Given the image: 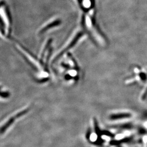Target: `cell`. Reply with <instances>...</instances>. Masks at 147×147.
I'll list each match as a JSON object with an SVG mask.
<instances>
[{"label": "cell", "instance_id": "cell-3", "mask_svg": "<svg viewBox=\"0 0 147 147\" xmlns=\"http://www.w3.org/2000/svg\"><path fill=\"white\" fill-rule=\"evenodd\" d=\"M0 26L1 38L4 40H10L12 32V19L8 5L4 0L1 2Z\"/></svg>", "mask_w": 147, "mask_h": 147}, {"label": "cell", "instance_id": "cell-1", "mask_svg": "<svg viewBox=\"0 0 147 147\" xmlns=\"http://www.w3.org/2000/svg\"><path fill=\"white\" fill-rule=\"evenodd\" d=\"M80 24L84 29L87 34L90 36L97 45L102 47L106 46L107 40L97 24L95 13H82Z\"/></svg>", "mask_w": 147, "mask_h": 147}, {"label": "cell", "instance_id": "cell-4", "mask_svg": "<svg viewBox=\"0 0 147 147\" xmlns=\"http://www.w3.org/2000/svg\"><path fill=\"white\" fill-rule=\"evenodd\" d=\"M53 42L52 38L46 39L42 43L38 56L43 71L46 74L49 71V63L53 55Z\"/></svg>", "mask_w": 147, "mask_h": 147}, {"label": "cell", "instance_id": "cell-6", "mask_svg": "<svg viewBox=\"0 0 147 147\" xmlns=\"http://www.w3.org/2000/svg\"><path fill=\"white\" fill-rule=\"evenodd\" d=\"M81 13L95 11V0H73Z\"/></svg>", "mask_w": 147, "mask_h": 147}, {"label": "cell", "instance_id": "cell-5", "mask_svg": "<svg viewBox=\"0 0 147 147\" xmlns=\"http://www.w3.org/2000/svg\"><path fill=\"white\" fill-rule=\"evenodd\" d=\"M63 22L61 18L58 16H54L50 18L43 23L37 30L38 35L45 34L48 32L57 29L61 26Z\"/></svg>", "mask_w": 147, "mask_h": 147}, {"label": "cell", "instance_id": "cell-2", "mask_svg": "<svg viewBox=\"0 0 147 147\" xmlns=\"http://www.w3.org/2000/svg\"><path fill=\"white\" fill-rule=\"evenodd\" d=\"M86 35L87 34L86 32L79 24L74 28L64 43L53 54L51 60L52 62H57L64 54L70 52L71 50L75 47L86 37Z\"/></svg>", "mask_w": 147, "mask_h": 147}]
</instances>
